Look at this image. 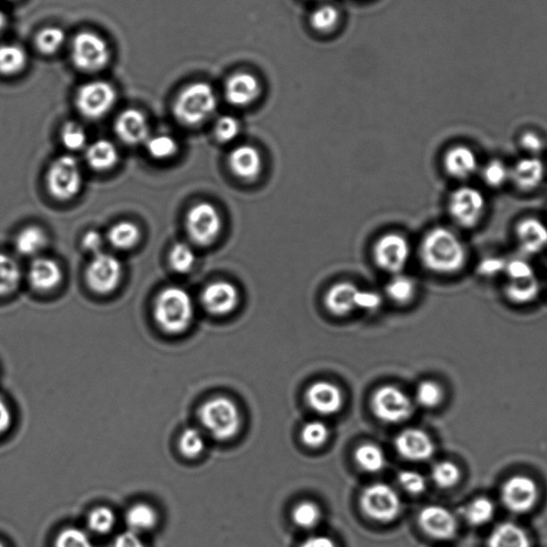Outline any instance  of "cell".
<instances>
[{"mask_svg":"<svg viewBox=\"0 0 547 547\" xmlns=\"http://www.w3.org/2000/svg\"><path fill=\"white\" fill-rule=\"evenodd\" d=\"M63 279V271L56 260L48 257H36L29 271L30 286L39 292L56 289Z\"/></svg>","mask_w":547,"mask_h":547,"instance_id":"obj_22","label":"cell"},{"mask_svg":"<svg viewBox=\"0 0 547 547\" xmlns=\"http://www.w3.org/2000/svg\"><path fill=\"white\" fill-rule=\"evenodd\" d=\"M359 288L351 282L336 283L328 290L324 303L330 313L335 316H347L357 309Z\"/></svg>","mask_w":547,"mask_h":547,"instance_id":"obj_26","label":"cell"},{"mask_svg":"<svg viewBox=\"0 0 547 547\" xmlns=\"http://www.w3.org/2000/svg\"><path fill=\"white\" fill-rule=\"evenodd\" d=\"M306 401L315 412L331 416L341 409L343 395L341 388L332 383L321 381L315 383L306 391Z\"/></svg>","mask_w":547,"mask_h":547,"instance_id":"obj_20","label":"cell"},{"mask_svg":"<svg viewBox=\"0 0 547 547\" xmlns=\"http://www.w3.org/2000/svg\"><path fill=\"white\" fill-rule=\"evenodd\" d=\"M27 63V54L23 47L16 45L0 46V73L13 75L23 70Z\"/></svg>","mask_w":547,"mask_h":547,"instance_id":"obj_37","label":"cell"},{"mask_svg":"<svg viewBox=\"0 0 547 547\" xmlns=\"http://www.w3.org/2000/svg\"><path fill=\"white\" fill-rule=\"evenodd\" d=\"M386 293L393 302L407 304L415 298L416 282L412 277L402 273L395 274L387 284Z\"/></svg>","mask_w":547,"mask_h":547,"instance_id":"obj_38","label":"cell"},{"mask_svg":"<svg viewBox=\"0 0 547 547\" xmlns=\"http://www.w3.org/2000/svg\"><path fill=\"white\" fill-rule=\"evenodd\" d=\"M157 513L147 503H136L130 507L125 516L129 529L136 534L150 532L156 526Z\"/></svg>","mask_w":547,"mask_h":547,"instance_id":"obj_32","label":"cell"},{"mask_svg":"<svg viewBox=\"0 0 547 547\" xmlns=\"http://www.w3.org/2000/svg\"><path fill=\"white\" fill-rule=\"evenodd\" d=\"M262 84L258 78L250 72H238L230 76L225 86L226 100L233 106L251 105L261 97Z\"/></svg>","mask_w":547,"mask_h":547,"instance_id":"obj_18","label":"cell"},{"mask_svg":"<svg viewBox=\"0 0 547 547\" xmlns=\"http://www.w3.org/2000/svg\"><path fill=\"white\" fill-rule=\"evenodd\" d=\"M114 132L130 146L146 144L150 135V125L144 114L137 109H127L119 114Z\"/></svg>","mask_w":547,"mask_h":547,"instance_id":"obj_19","label":"cell"},{"mask_svg":"<svg viewBox=\"0 0 547 547\" xmlns=\"http://www.w3.org/2000/svg\"><path fill=\"white\" fill-rule=\"evenodd\" d=\"M402 489L412 495L423 494L426 489V480L415 470H403L398 477Z\"/></svg>","mask_w":547,"mask_h":547,"instance_id":"obj_52","label":"cell"},{"mask_svg":"<svg viewBox=\"0 0 547 547\" xmlns=\"http://www.w3.org/2000/svg\"><path fill=\"white\" fill-rule=\"evenodd\" d=\"M382 305V297L374 291L360 290L358 295L357 309L365 311H374L379 309Z\"/></svg>","mask_w":547,"mask_h":547,"instance_id":"obj_55","label":"cell"},{"mask_svg":"<svg viewBox=\"0 0 547 547\" xmlns=\"http://www.w3.org/2000/svg\"><path fill=\"white\" fill-rule=\"evenodd\" d=\"M431 475L432 480L440 489L450 490L459 484L462 473L456 463L442 461L432 468Z\"/></svg>","mask_w":547,"mask_h":547,"instance_id":"obj_40","label":"cell"},{"mask_svg":"<svg viewBox=\"0 0 547 547\" xmlns=\"http://www.w3.org/2000/svg\"><path fill=\"white\" fill-rule=\"evenodd\" d=\"M240 122L232 116H223L217 120L215 134L217 140L230 142L237 139L240 134Z\"/></svg>","mask_w":547,"mask_h":547,"instance_id":"obj_53","label":"cell"},{"mask_svg":"<svg viewBox=\"0 0 547 547\" xmlns=\"http://www.w3.org/2000/svg\"><path fill=\"white\" fill-rule=\"evenodd\" d=\"M545 178V166L540 158L524 157L510 169V180L518 189L532 191L543 184Z\"/></svg>","mask_w":547,"mask_h":547,"instance_id":"obj_24","label":"cell"},{"mask_svg":"<svg viewBox=\"0 0 547 547\" xmlns=\"http://www.w3.org/2000/svg\"><path fill=\"white\" fill-rule=\"evenodd\" d=\"M65 34L58 27H47L42 29L36 38L37 48L42 54L52 55L59 51L63 46Z\"/></svg>","mask_w":547,"mask_h":547,"instance_id":"obj_47","label":"cell"},{"mask_svg":"<svg viewBox=\"0 0 547 547\" xmlns=\"http://www.w3.org/2000/svg\"><path fill=\"white\" fill-rule=\"evenodd\" d=\"M416 400L425 408H435L444 400V391L439 383L423 381L416 390Z\"/></svg>","mask_w":547,"mask_h":547,"instance_id":"obj_44","label":"cell"},{"mask_svg":"<svg viewBox=\"0 0 547 547\" xmlns=\"http://www.w3.org/2000/svg\"><path fill=\"white\" fill-rule=\"evenodd\" d=\"M153 316L163 332L169 335H180L188 331L194 321L193 299L181 287L163 289L156 299Z\"/></svg>","mask_w":547,"mask_h":547,"instance_id":"obj_2","label":"cell"},{"mask_svg":"<svg viewBox=\"0 0 547 547\" xmlns=\"http://www.w3.org/2000/svg\"><path fill=\"white\" fill-rule=\"evenodd\" d=\"M321 518V509L313 501L299 502L293 509V521L299 527L303 529H313L318 526Z\"/></svg>","mask_w":547,"mask_h":547,"instance_id":"obj_43","label":"cell"},{"mask_svg":"<svg viewBox=\"0 0 547 547\" xmlns=\"http://www.w3.org/2000/svg\"><path fill=\"white\" fill-rule=\"evenodd\" d=\"M505 273L510 282L525 281V279L537 277L530 262L522 258L507 261Z\"/></svg>","mask_w":547,"mask_h":547,"instance_id":"obj_51","label":"cell"},{"mask_svg":"<svg viewBox=\"0 0 547 547\" xmlns=\"http://www.w3.org/2000/svg\"><path fill=\"white\" fill-rule=\"evenodd\" d=\"M55 547H95L84 530L69 527L62 530L55 540Z\"/></svg>","mask_w":547,"mask_h":547,"instance_id":"obj_50","label":"cell"},{"mask_svg":"<svg viewBox=\"0 0 547 547\" xmlns=\"http://www.w3.org/2000/svg\"><path fill=\"white\" fill-rule=\"evenodd\" d=\"M199 418L207 433L222 442L233 439L242 425L237 404L226 397H215L202 404Z\"/></svg>","mask_w":547,"mask_h":547,"instance_id":"obj_4","label":"cell"},{"mask_svg":"<svg viewBox=\"0 0 547 547\" xmlns=\"http://www.w3.org/2000/svg\"><path fill=\"white\" fill-rule=\"evenodd\" d=\"M507 261L501 257H486L479 262L477 271L484 277H496L505 273Z\"/></svg>","mask_w":547,"mask_h":547,"instance_id":"obj_54","label":"cell"},{"mask_svg":"<svg viewBox=\"0 0 547 547\" xmlns=\"http://www.w3.org/2000/svg\"><path fill=\"white\" fill-rule=\"evenodd\" d=\"M519 145L523 150L530 153L532 156L538 155L543 150L544 142L538 134L534 132H525L519 139Z\"/></svg>","mask_w":547,"mask_h":547,"instance_id":"obj_57","label":"cell"},{"mask_svg":"<svg viewBox=\"0 0 547 547\" xmlns=\"http://www.w3.org/2000/svg\"><path fill=\"white\" fill-rule=\"evenodd\" d=\"M516 237L518 248L524 255H538L547 248V226L538 218L527 217L519 222Z\"/></svg>","mask_w":547,"mask_h":547,"instance_id":"obj_21","label":"cell"},{"mask_svg":"<svg viewBox=\"0 0 547 547\" xmlns=\"http://www.w3.org/2000/svg\"><path fill=\"white\" fill-rule=\"evenodd\" d=\"M240 293L233 283L215 282L207 284L201 293V303L207 313L215 316L231 314L238 307Z\"/></svg>","mask_w":547,"mask_h":547,"instance_id":"obj_16","label":"cell"},{"mask_svg":"<svg viewBox=\"0 0 547 547\" xmlns=\"http://www.w3.org/2000/svg\"><path fill=\"white\" fill-rule=\"evenodd\" d=\"M481 176H483L484 183L489 185L490 188L499 189L510 179V169L502 162L493 160L486 164Z\"/></svg>","mask_w":547,"mask_h":547,"instance_id":"obj_49","label":"cell"},{"mask_svg":"<svg viewBox=\"0 0 547 547\" xmlns=\"http://www.w3.org/2000/svg\"><path fill=\"white\" fill-rule=\"evenodd\" d=\"M222 217L216 207L209 202H199L186 215L185 228L194 243L207 246L215 243L221 234Z\"/></svg>","mask_w":547,"mask_h":547,"instance_id":"obj_8","label":"cell"},{"mask_svg":"<svg viewBox=\"0 0 547 547\" xmlns=\"http://www.w3.org/2000/svg\"><path fill=\"white\" fill-rule=\"evenodd\" d=\"M83 173L73 156H60L49 166L46 184L54 198L67 201L75 198L83 188Z\"/></svg>","mask_w":547,"mask_h":547,"instance_id":"obj_5","label":"cell"},{"mask_svg":"<svg viewBox=\"0 0 547 547\" xmlns=\"http://www.w3.org/2000/svg\"><path fill=\"white\" fill-rule=\"evenodd\" d=\"M300 547H338L335 541L327 535H311Z\"/></svg>","mask_w":547,"mask_h":547,"instance_id":"obj_60","label":"cell"},{"mask_svg":"<svg viewBox=\"0 0 547 547\" xmlns=\"http://www.w3.org/2000/svg\"><path fill=\"white\" fill-rule=\"evenodd\" d=\"M302 441L306 446L310 448H319L325 444L330 437V430L322 421H309L304 425L302 430Z\"/></svg>","mask_w":547,"mask_h":547,"instance_id":"obj_48","label":"cell"},{"mask_svg":"<svg viewBox=\"0 0 547 547\" xmlns=\"http://www.w3.org/2000/svg\"><path fill=\"white\" fill-rule=\"evenodd\" d=\"M112 547H146V545L139 534L129 530L127 533L117 535V538L114 540Z\"/></svg>","mask_w":547,"mask_h":547,"instance_id":"obj_58","label":"cell"},{"mask_svg":"<svg viewBox=\"0 0 547 547\" xmlns=\"http://www.w3.org/2000/svg\"><path fill=\"white\" fill-rule=\"evenodd\" d=\"M496 508L489 497L480 496L467 503L463 509V518L470 526L481 527L489 524L495 517Z\"/></svg>","mask_w":547,"mask_h":547,"instance_id":"obj_31","label":"cell"},{"mask_svg":"<svg viewBox=\"0 0 547 547\" xmlns=\"http://www.w3.org/2000/svg\"><path fill=\"white\" fill-rule=\"evenodd\" d=\"M62 141L63 145L72 152L85 150L89 145L85 129L75 122H69L63 125Z\"/></svg>","mask_w":547,"mask_h":547,"instance_id":"obj_45","label":"cell"},{"mask_svg":"<svg viewBox=\"0 0 547 547\" xmlns=\"http://www.w3.org/2000/svg\"><path fill=\"white\" fill-rule=\"evenodd\" d=\"M374 255L375 264L382 270L392 274L401 273L410 257L408 240L400 234L388 233L377 240Z\"/></svg>","mask_w":547,"mask_h":547,"instance_id":"obj_14","label":"cell"},{"mask_svg":"<svg viewBox=\"0 0 547 547\" xmlns=\"http://www.w3.org/2000/svg\"><path fill=\"white\" fill-rule=\"evenodd\" d=\"M0 547H5L3 543H0Z\"/></svg>","mask_w":547,"mask_h":547,"instance_id":"obj_62","label":"cell"},{"mask_svg":"<svg viewBox=\"0 0 547 547\" xmlns=\"http://www.w3.org/2000/svg\"><path fill=\"white\" fill-rule=\"evenodd\" d=\"M309 21L311 27L319 34H331L341 23V13L335 5L322 4L313 11Z\"/></svg>","mask_w":547,"mask_h":547,"instance_id":"obj_36","label":"cell"},{"mask_svg":"<svg viewBox=\"0 0 547 547\" xmlns=\"http://www.w3.org/2000/svg\"><path fill=\"white\" fill-rule=\"evenodd\" d=\"M5 21H7V20H5V15L3 13V11L0 10V31H2L4 29V27L5 25Z\"/></svg>","mask_w":547,"mask_h":547,"instance_id":"obj_61","label":"cell"},{"mask_svg":"<svg viewBox=\"0 0 547 547\" xmlns=\"http://www.w3.org/2000/svg\"><path fill=\"white\" fill-rule=\"evenodd\" d=\"M539 497L538 484L527 475H511L501 486L502 505L514 514H526L534 510Z\"/></svg>","mask_w":547,"mask_h":547,"instance_id":"obj_11","label":"cell"},{"mask_svg":"<svg viewBox=\"0 0 547 547\" xmlns=\"http://www.w3.org/2000/svg\"><path fill=\"white\" fill-rule=\"evenodd\" d=\"M71 57L76 68L93 73L106 67L111 52L102 37L84 31L74 38Z\"/></svg>","mask_w":547,"mask_h":547,"instance_id":"obj_9","label":"cell"},{"mask_svg":"<svg viewBox=\"0 0 547 547\" xmlns=\"http://www.w3.org/2000/svg\"><path fill=\"white\" fill-rule=\"evenodd\" d=\"M21 271L13 257L0 253V297L13 293L19 288Z\"/></svg>","mask_w":547,"mask_h":547,"instance_id":"obj_34","label":"cell"},{"mask_svg":"<svg viewBox=\"0 0 547 547\" xmlns=\"http://www.w3.org/2000/svg\"><path fill=\"white\" fill-rule=\"evenodd\" d=\"M104 243H105V240L97 230H88L81 239L83 248L93 256L102 253Z\"/></svg>","mask_w":547,"mask_h":547,"instance_id":"obj_56","label":"cell"},{"mask_svg":"<svg viewBox=\"0 0 547 547\" xmlns=\"http://www.w3.org/2000/svg\"><path fill=\"white\" fill-rule=\"evenodd\" d=\"M371 404L376 417L386 424H401L414 412L410 398L396 386L380 387L372 397Z\"/></svg>","mask_w":547,"mask_h":547,"instance_id":"obj_10","label":"cell"},{"mask_svg":"<svg viewBox=\"0 0 547 547\" xmlns=\"http://www.w3.org/2000/svg\"><path fill=\"white\" fill-rule=\"evenodd\" d=\"M146 149L152 158L165 161L177 155L179 146L171 135L158 134L150 136L146 141Z\"/></svg>","mask_w":547,"mask_h":547,"instance_id":"obj_39","label":"cell"},{"mask_svg":"<svg viewBox=\"0 0 547 547\" xmlns=\"http://www.w3.org/2000/svg\"><path fill=\"white\" fill-rule=\"evenodd\" d=\"M47 235L40 227L29 226L21 229L15 238V248L25 257H36L47 246Z\"/></svg>","mask_w":547,"mask_h":547,"instance_id":"obj_29","label":"cell"},{"mask_svg":"<svg viewBox=\"0 0 547 547\" xmlns=\"http://www.w3.org/2000/svg\"><path fill=\"white\" fill-rule=\"evenodd\" d=\"M486 547H532L529 534L519 525L503 522L492 530Z\"/></svg>","mask_w":547,"mask_h":547,"instance_id":"obj_27","label":"cell"},{"mask_svg":"<svg viewBox=\"0 0 547 547\" xmlns=\"http://www.w3.org/2000/svg\"><path fill=\"white\" fill-rule=\"evenodd\" d=\"M85 158L87 164L95 171L107 172L117 165L119 151L113 141L101 139L87 146Z\"/></svg>","mask_w":547,"mask_h":547,"instance_id":"obj_28","label":"cell"},{"mask_svg":"<svg viewBox=\"0 0 547 547\" xmlns=\"http://www.w3.org/2000/svg\"><path fill=\"white\" fill-rule=\"evenodd\" d=\"M205 450L206 440L198 429L188 428L180 435L179 450L185 458H198Z\"/></svg>","mask_w":547,"mask_h":547,"instance_id":"obj_42","label":"cell"},{"mask_svg":"<svg viewBox=\"0 0 547 547\" xmlns=\"http://www.w3.org/2000/svg\"><path fill=\"white\" fill-rule=\"evenodd\" d=\"M13 425V413L2 398H0V435L5 433Z\"/></svg>","mask_w":547,"mask_h":547,"instance_id":"obj_59","label":"cell"},{"mask_svg":"<svg viewBox=\"0 0 547 547\" xmlns=\"http://www.w3.org/2000/svg\"><path fill=\"white\" fill-rule=\"evenodd\" d=\"M117 92L114 86L104 80L89 81L80 87L76 96V106L84 117L100 119L114 106Z\"/></svg>","mask_w":547,"mask_h":547,"instance_id":"obj_13","label":"cell"},{"mask_svg":"<svg viewBox=\"0 0 547 547\" xmlns=\"http://www.w3.org/2000/svg\"><path fill=\"white\" fill-rule=\"evenodd\" d=\"M467 257L462 239L445 227L430 230L420 245V259L425 269L441 275L461 272L467 264Z\"/></svg>","mask_w":547,"mask_h":547,"instance_id":"obj_1","label":"cell"},{"mask_svg":"<svg viewBox=\"0 0 547 547\" xmlns=\"http://www.w3.org/2000/svg\"><path fill=\"white\" fill-rule=\"evenodd\" d=\"M355 459H357L360 468L371 474L381 472L386 465L384 451L381 450L380 446L371 444V442H366V444L358 448L357 452H355Z\"/></svg>","mask_w":547,"mask_h":547,"instance_id":"obj_35","label":"cell"},{"mask_svg":"<svg viewBox=\"0 0 547 547\" xmlns=\"http://www.w3.org/2000/svg\"><path fill=\"white\" fill-rule=\"evenodd\" d=\"M444 168L450 177L467 180L477 172L478 157L469 147H452L444 156Z\"/></svg>","mask_w":547,"mask_h":547,"instance_id":"obj_25","label":"cell"},{"mask_svg":"<svg viewBox=\"0 0 547 547\" xmlns=\"http://www.w3.org/2000/svg\"><path fill=\"white\" fill-rule=\"evenodd\" d=\"M360 507L366 517L380 523H391L400 516L402 502L397 491L386 484H374L363 491Z\"/></svg>","mask_w":547,"mask_h":547,"instance_id":"obj_6","label":"cell"},{"mask_svg":"<svg viewBox=\"0 0 547 547\" xmlns=\"http://www.w3.org/2000/svg\"><path fill=\"white\" fill-rule=\"evenodd\" d=\"M87 524L92 533L106 534L111 533L116 524V516L112 509L107 507H97L93 509L87 518Z\"/></svg>","mask_w":547,"mask_h":547,"instance_id":"obj_46","label":"cell"},{"mask_svg":"<svg viewBox=\"0 0 547 547\" xmlns=\"http://www.w3.org/2000/svg\"><path fill=\"white\" fill-rule=\"evenodd\" d=\"M539 294L540 282L537 277L525 279V281H509L505 287L506 298L516 305L533 303Z\"/></svg>","mask_w":547,"mask_h":547,"instance_id":"obj_33","label":"cell"},{"mask_svg":"<svg viewBox=\"0 0 547 547\" xmlns=\"http://www.w3.org/2000/svg\"><path fill=\"white\" fill-rule=\"evenodd\" d=\"M229 166L238 178L253 181L260 176L264 163L258 149L244 145L230 153Z\"/></svg>","mask_w":547,"mask_h":547,"instance_id":"obj_23","label":"cell"},{"mask_svg":"<svg viewBox=\"0 0 547 547\" xmlns=\"http://www.w3.org/2000/svg\"><path fill=\"white\" fill-rule=\"evenodd\" d=\"M217 105V96L212 86L194 83L179 93L173 114L182 124L196 127L209 120L215 114Z\"/></svg>","mask_w":547,"mask_h":547,"instance_id":"obj_3","label":"cell"},{"mask_svg":"<svg viewBox=\"0 0 547 547\" xmlns=\"http://www.w3.org/2000/svg\"><path fill=\"white\" fill-rule=\"evenodd\" d=\"M196 264L195 250L191 246L183 242L174 244L169 253V265L179 274H188Z\"/></svg>","mask_w":547,"mask_h":547,"instance_id":"obj_41","label":"cell"},{"mask_svg":"<svg viewBox=\"0 0 547 547\" xmlns=\"http://www.w3.org/2000/svg\"><path fill=\"white\" fill-rule=\"evenodd\" d=\"M395 446L399 455L412 462L428 461L435 452L432 437L424 430L416 428L402 431L397 436Z\"/></svg>","mask_w":547,"mask_h":547,"instance_id":"obj_17","label":"cell"},{"mask_svg":"<svg viewBox=\"0 0 547 547\" xmlns=\"http://www.w3.org/2000/svg\"><path fill=\"white\" fill-rule=\"evenodd\" d=\"M486 209L485 197L473 186H461L452 191L448 211L458 226L472 229L479 225Z\"/></svg>","mask_w":547,"mask_h":547,"instance_id":"obj_7","label":"cell"},{"mask_svg":"<svg viewBox=\"0 0 547 547\" xmlns=\"http://www.w3.org/2000/svg\"><path fill=\"white\" fill-rule=\"evenodd\" d=\"M141 238L140 229L132 222H119L109 229L106 235L108 243L114 248L129 250L139 243Z\"/></svg>","mask_w":547,"mask_h":547,"instance_id":"obj_30","label":"cell"},{"mask_svg":"<svg viewBox=\"0 0 547 547\" xmlns=\"http://www.w3.org/2000/svg\"><path fill=\"white\" fill-rule=\"evenodd\" d=\"M123 266L116 256L100 253L92 257L86 269V282L93 292L109 294L122 282Z\"/></svg>","mask_w":547,"mask_h":547,"instance_id":"obj_12","label":"cell"},{"mask_svg":"<svg viewBox=\"0 0 547 547\" xmlns=\"http://www.w3.org/2000/svg\"><path fill=\"white\" fill-rule=\"evenodd\" d=\"M418 523L430 538L439 541L451 540L458 533V519L450 509L442 506H426L420 511Z\"/></svg>","mask_w":547,"mask_h":547,"instance_id":"obj_15","label":"cell"}]
</instances>
